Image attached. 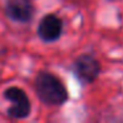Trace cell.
<instances>
[{
  "label": "cell",
  "mask_w": 123,
  "mask_h": 123,
  "mask_svg": "<svg viewBox=\"0 0 123 123\" xmlns=\"http://www.w3.org/2000/svg\"><path fill=\"white\" fill-rule=\"evenodd\" d=\"M36 91L44 103L48 105H61L66 101L68 91L64 83L49 73H40L36 78Z\"/></svg>",
  "instance_id": "obj_1"
},
{
  "label": "cell",
  "mask_w": 123,
  "mask_h": 123,
  "mask_svg": "<svg viewBox=\"0 0 123 123\" xmlns=\"http://www.w3.org/2000/svg\"><path fill=\"white\" fill-rule=\"evenodd\" d=\"M6 12L15 21L28 23L35 13V8L29 0H8Z\"/></svg>",
  "instance_id": "obj_3"
},
{
  "label": "cell",
  "mask_w": 123,
  "mask_h": 123,
  "mask_svg": "<svg viewBox=\"0 0 123 123\" xmlns=\"http://www.w3.org/2000/svg\"><path fill=\"white\" fill-rule=\"evenodd\" d=\"M99 64L91 56H81L75 61L74 72L80 80L85 82H93L99 74Z\"/></svg>",
  "instance_id": "obj_4"
},
{
  "label": "cell",
  "mask_w": 123,
  "mask_h": 123,
  "mask_svg": "<svg viewBox=\"0 0 123 123\" xmlns=\"http://www.w3.org/2000/svg\"><path fill=\"white\" fill-rule=\"evenodd\" d=\"M62 33V21L54 15H46L38 25V36L44 41H54Z\"/></svg>",
  "instance_id": "obj_5"
},
{
  "label": "cell",
  "mask_w": 123,
  "mask_h": 123,
  "mask_svg": "<svg viewBox=\"0 0 123 123\" xmlns=\"http://www.w3.org/2000/svg\"><path fill=\"white\" fill-rule=\"evenodd\" d=\"M6 98L12 102V106L8 109V115L12 118H25L31 112V103L28 97L21 89L9 87L6 91Z\"/></svg>",
  "instance_id": "obj_2"
}]
</instances>
